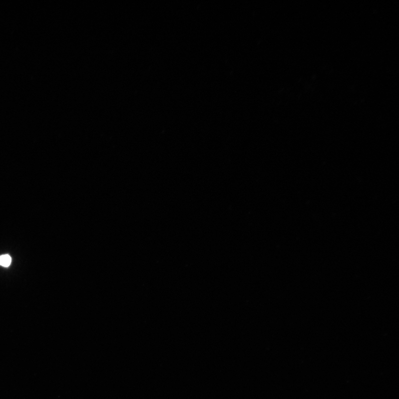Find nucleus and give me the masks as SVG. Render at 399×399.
Returning a JSON list of instances; mask_svg holds the SVG:
<instances>
[{
    "label": "nucleus",
    "instance_id": "obj_1",
    "mask_svg": "<svg viewBox=\"0 0 399 399\" xmlns=\"http://www.w3.org/2000/svg\"><path fill=\"white\" fill-rule=\"evenodd\" d=\"M12 262V257L9 254L0 256V266L5 268L9 267L11 265Z\"/></svg>",
    "mask_w": 399,
    "mask_h": 399
}]
</instances>
